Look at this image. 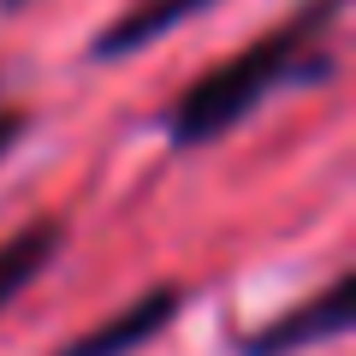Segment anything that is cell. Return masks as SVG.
I'll return each instance as SVG.
<instances>
[{
  "label": "cell",
  "instance_id": "cell-5",
  "mask_svg": "<svg viewBox=\"0 0 356 356\" xmlns=\"http://www.w3.org/2000/svg\"><path fill=\"white\" fill-rule=\"evenodd\" d=\"M60 243H65L60 220H30L24 232H13V238L0 243V309L13 303L24 285H36L42 273H48V261L60 255Z\"/></svg>",
  "mask_w": 356,
  "mask_h": 356
},
{
  "label": "cell",
  "instance_id": "cell-4",
  "mask_svg": "<svg viewBox=\"0 0 356 356\" xmlns=\"http://www.w3.org/2000/svg\"><path fill=\"white\" fill-rule=\"evenodd\" d=\"M214 0H137V6H125V13L113 18V24L102 30V36L89 42V54L95 60H119V54H137L149 48V42H161L166 30L191 24L196 13H208Z\"/></svg>",
  "mask_w": 356,
  "mask_h": 356
},
{
  "label": "cell",
  "instance_id": "cell-6",
  "mask_svg": "<svg viewBox=\"0 0 356 356\" xmlns=\"http://www.w3.org/2000/svg\"><path fill=\"white\" fill-rule=\"evenodd\" d=\"M24 131H30V113H24V107H0V161H6V149H13Z\"/></svg>",
  "mask_w": 356,
  "mask_h": 356
},
{
  "label": "cell",
  "instance_id": "cell-1",
  "mask_svg": "<svg viewBox=\"0 0 356 356\" xmlns=\"http://www.w3.org/2000/svg\"><path fill=\"white\" fill-rule=\"evenodd\" d=\"M344 0H309L303 13H291L285 24L261 30L255 42H243L232 60L208 65L172 107H166V137L178 149H202L220 143L226 131H238L250 113H261V102H273L280 89L297 83H321L332 72V18H339Z\"/></svg>",
  "mask_w": 356,
  "mask_h": 356
},
{
  "label": "cell",
  "instance_id": "cell-7",
  "mask_svg": "<svg viewBox=\"0 0 356 356\" xmlns=\"http://www.w3.org/2000/svg\"><path fill=\"white\" fill-rule=\"evenodd\" d=\"M0 6H6V13H13V6H24V0H0Z\"/></svg>",
  "mask_w": 356,
  "mask_h": 356
},
{
  "label": "cell",
  "instance_id": "cell-3",
  "mask_svg": "<svg viewBox=\"0 0 356 356\" xmlns=\"http://www.w3.org/2000/svg\"><path fill=\"white\" fill-rule=\"evenodd\" d=\"M178 309H184V291H178V285H154V291H143L131 309L107 315L102 327H89L83 339H72L65 350H54V356H131V350H143L149 339H161V332L178 321Z\"/></svg>",
  "mask_w": 356,
  "mask_h": 356
},
{
  "label": "cell",
  "instance_id": "cell-2",
  "mask_svg": "<svg viewBox=\"0 0 356 356\" xmlns=\"http://www.w3.org/2000/svg\"><path fill=\"white\" fill-rule=\"evenodd\" d=\"M344 332H350V273H339V280L321 285L315 297L291 303L285 315L267 321V327L243 332L238 356H297V350H309V344L344 339Z\"/></svg>",
  "mask_w": 356,
  "mask_h": 356
}]
</instances>
